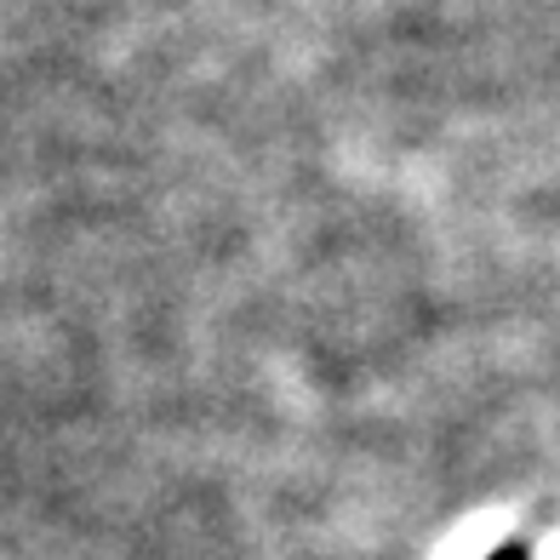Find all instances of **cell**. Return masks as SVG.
Returning <instances> with one entry per match:
<instances>
[{
    "instance_id": "1",
    "label": "cell",
    "mask_w": 560,
    "mask_h": 560,
    "mask_svg": "<svg viewBox=\"0 0 560 560\" xmlns=\"http://www.w3.org/2000/svg\"><path fill=\"white\" fill-rule=\"evenodd\" d=\"M498 560H521V555H515V549H503V555H498Z\"/></svg>"
}]
</instances>
